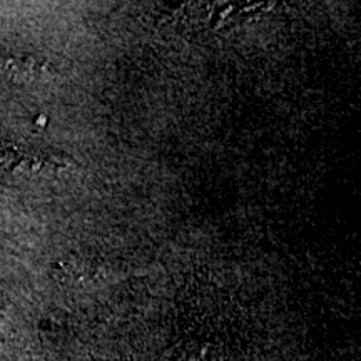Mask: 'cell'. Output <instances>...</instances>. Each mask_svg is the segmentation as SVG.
<instances>
[{
	"label": "cell",
	"mask_w": 361,
	"mask_h": 361,
	"mask_svg": "<svg viewBox=\"0 0 361 361\" xmlns=\"http://www.w3.org/2000/svg\"><path fill=\"white\" fill-rule=\"evenodd\" d=\"M52 74L51 66L35 57H8L0 61V80L7 82H34L49 79Z\"/></svg>",
	"instance_id": "1"
}]
</instances>
